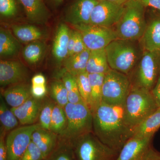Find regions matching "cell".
Returning <instances> with one entry per match:
<instances>
[{
    "instance_id": "cell-1",
    "label": "cell",
    "mask_w": 160,
    "mask_h": 160,
    "mask_svg": "<svg viewBox=\"0 0 160 160\" xmlns=\"http://www.w3.org/2000/svg\"><path fill=\"white\" fill-rule=\"evenodd\" d=\"M124 106L102 102L92 114L93 133L102 142L119 152L133 134V129L125 120Z\"/></svg>"
},
{
    "instance_id": "cell-2",
    "label": "cell",
    "mask_w": 160,
    "mask_h": 160,
    "mask_svg": "<svg viewBox=\"0 0 160 160\" xmlns=\"http://www.w3.org/2000/svg\"><path fill=\"white\" fill-rule=\"evenodd\" d=\"M110 69L129 76L142 55L139 41L117 39L105 48Z\"/></svg>"
},
{
    "instance_id": "cell-3",
    "label": "cell",
    "mask_w": 160,
    "mask_h": 160,
    "mask_svg": "<svg viewBox=\"0 0 160 160\" xmlns=\"http://www.w3.org/2000/svg\"><path fill=\"white\" fill-rule=\"evenodd\" d=\"M146 7L138 0H129L118 22L113 27L118 39L139 40L146 25Z\"/></svg>"
},
{
    "instance_id": "cell-4",
    "label": "cell",
    "mask_w": 160,
    "mask_h": 160,
    "mask_svg": "<svg viewBox=\"0 0 160 160\" xmlns=\"http://www.w3.org/2000/svg\"><path fill=\"white\" fill-rule=\"evenodd\" d=\"M124 108L126 123L134 130L158 106L151 90L131 86Z\"/></svg>"
},
{
    "instance_id": "cell-5",
    "label": "cell",
    "mask_w": 160,
    "mask_h": 160,
    "mask_svg": "<svg viewBox=\"0 0 160 160\" xmlns=\"http://www.w3.org/2000/svg\"><path fill=\"white\" fill-rule=\"evenodd\" d=\"M68 142L74 160H116L119 153L102 142L93 131Z\"/></svg>"
},
{
    "instance_id": "cell-6",
    "label": "cell",
    "mask_w": 160,
    "mask_h": 160,
    "mask_svg": "<svg viewBox=\"0 0 160 160\" xmlns=\"http://www.w3.org/2000/svg\"><path fill=\"white\" fill-rule=\"evenodd\" d=\"M67 118L66 128L59 139L69 142L92 132L93 115L84 102L68 103L64 107Z\"/></svg>"
},
{
    "instance_id": "cell-7",
    "label": "cell",
    "mask_w": 160,
    "mask_h": 160,
    "mask_svg": "<svg viewBox=\"0 0 160 160\" xmlns=\"http://www.w3.org/2000/svg\"><path fill=\"white\" fill-rule=\"evenodd\" d=\"M160 73V50L144 51L133 71L129 75L132 87L151 90Z\"/></svg>"
},
{
    "instance_id": "cell-8",
    "label": "cell",
    "mask_w": 160,
    "mask_h": 160,
    "mask_svg": "<svg viewBox=\"0 0 160 160\" xmlns=\"http://www.w3.org/2000/svg\"><path fill=\"white\" fill-rule=\"evenodd\" d=\"M131 87L129 76L110 69L104 77L102 102L112 106H124Z\"/></svg>"
},
{
    "instance_id": "cell-9",
    "label": "cell",
    "mask_w": 160,
    "mask_h": 160,
    "mask_svg": "<svg viewBox=\"0 0 160 160\" xmlns=\"http://www.w3.org/2000/svg\"><path fill=\"white\" fill-rule=\"evenodd\" d=\"M82 37L87 49L90 51L105 49L113 40L118 39L114 29L91 24L73 26Z\"/></svg>"
},
{
    "instance_id": "cell-10",
    "label": "cell",
    "mask_w": 160,
    "mask_h": 160,
    "mask_svg": "<svg viewBox=\"0 0 160 160\" xmlns=\"http://www.w3.org/2000/svg\"><path fill=\"white\" fill-rule=\"evenodd\" d=\"M40 127L38 124H34L9 132L6 138L7 160H20L31 142L32 133Z\"/></svg>"
},
{
    "instance_id": "cell-11",
    "label": "cell",
    "mask_w": 160,
    "mask_h": 160,
    "mask_svg": "<svg viewBox=\"0 0 160 160\" xmlns=\"http://www.w3.org/2000/svg\"><path fill=\"white\" fill-rule=\"evenodd\" d=\"M124 4L100 0L92 12L90 24L113 28L122 14Z\"/></svg>"
},
{
    "instance_id": "cell-12",
    "label": "cell",
    "mask_w": 160,
    "mask_h": 160,
    "mask_svg": "<svg viewBox=\"0 0 160 160\" xmlns=\"http://www.w3.org/2000/svg\"><path fill=\"white\" fill-rule=\"evenodd\" d=\"M152 138L132 137L123 146L116 160H145L151 149Z\"/></svg>"
},
{
    "instance_id": "cell-13",
    "label": "cell",
    "mask_w": 160,
    "mask_h": 160,
    "mask_svg": "<svg viewBox=\"0 0 160 160\" xmlns=\"http://www.w3.org/2000/svg\"><path fill=\"white\" fill-rule=\"evenodd\" d=\"M100 0H75L66 10L65 21L72 26L90 24V17Z\"/></svg>"
},
{
    "instance_id": "cell-14",
    "label": "cell",
    "mask_w": 160,
    "mask_h": 160,
    "mask_svg": "<svg viewBox=\"0 0 160 160\" xmlns=\"http://www.w3.org/2000/svg\"><path fill=\"white\" fill-rule=\"evenodd\" d=\"M27 75V69L19 61L1 60L0 62L1 86L21 83L26 78Z\"/></svg>"
},
{
    "instance_id": "cell-15",
    "label": "cell",
    "mask_w": 160,
    "mask_h": 160,
    "mask_svg": "<svg viewBox=\"0 0 160 160\" xmlns=\"http://www.w3.org/2000/svg\"><path fill=\"white\" fill-rule=\"evenodd\" d=\"M139 41L144 51L160 50V12L146 20V29Z\"/></svg>"
},
{
    "instance_id": "cell-16",
    "label": "cell",
    "mask_w": 160,
    "mask_h": 160,
    "mask_svg": "<svg viewBox=\"0 0 160 160\" xmlns=\"http://www.w3.org/2000/svg\"><path fill=\"white\" fill-rule=\"evenodd\" d=\"M40 100L32 96L21 106L11 108L10 109L22 125H32L35 124L39 116L42 105Z\"/></svg>"
},
{
    "instance_id": "cell-17",
    "label": "cell",
    "mask_w": 160,
    "mask_h": 160,
    "mask_svg": "<svg viewBox=\"0 0 160 160\" xmlns=\"http://www.w3.org/2000/svg\"><path fill=\"white\" fill-rule=\"evenodd\" d=\"M70 29L64 23L60 24L56 32L52 47V54L57 62H64L68 57V45Z\"/></svg>"
},
{
    "instance_id": "cell-18",
    "label": "cell",
    "mask_w": 160,
    "mask_h": 160,
    "mask_svg": "<svg viewBox=\"0 0 160 160\" xmlns=\"http://www.w3.org/2000/svg\"><path fill=\"white\" fill-rule=\"evenodd\" d=\"M22 6L30 22L38 24L47 22L49 13L42 0H18Z\"/></svg>"
},
{
    "instance_id": "cell-19",
    "label": "cell",
    "mask_w": 160,
    "mask_h": 160,
    "mask_svg": "<svg viewBox=\"0 0 160 160\" xmlns=\"http://www.w3.org/2000/svg\"><path fill=\"white\" fill-rule=\"evenodd\" d=\"M59 137L50 130L38 128L32 133L31 141L38 147L46 158L52 151L57 145Z\"/></svg>"
},
{
    "instance_id": "cell-20",
    "label": "cell",
    "mask_w": 160,
    "mask_h": 160,
    "mask_svg": "<svg viewBox=\"0 0 160 160\" xmlns=\"http://www.w3.org/2000/svg\"><path fill=\"white\" fill-rule=\"evenodd\" d=\"M2 96L11 108L21 106L32 97L30 87L22 83L10 86L3 92Z\"/></svg>"
},
{
    "instance_id": "cell-21",
    "label": "cell",
    "mask_w": 160,
    "mask_h": 160,
    "mask_svg": "<svg viewBox=\"0 0 160 160\" xmlns=\"http://www.w3.org/2000/svg\"><path fill=\"white\" fill-rule=\"evenodd\" d=\"M110 69L105 49L90 51L86 66L89 74H106Z\"/></svg>"
},
{
    "instance_id": "cell-22",
    "label": "cell",
    "mask_w": 160,
    "mask_h": 160,
    "mask_svg": "<svg viewBox=\"0 0 160 160\" xmlns=\"http://www.w3.org/2000/svg\"><path fill=\"white\" fill-rule=\"evenodd\" d=\"M160 127V107L134 128L132 137H153Z\"/></svg>"
},
{
    "instance_id": "cell-23",
    "label": "cell",
    "mask_w": 160,
    "mask_h": 160,
    "mask_svg": "<svg viewBox=\"0 0 160 160\" xmlns=\"http://www.w3.org/2000/svg\"><path fill=\"white\" fill-rule=\"evenodd\" d=\"M12 29L16 37L22 43L40 40L46 36L45 31L33 25H13Z\"/></svg>"
},
{
    "instance_id": "cell-24",
    "label": "cell",
    "mask_w": 160,
    "mask_h": 160,
    "mask_svg": "<svg viewBox=\"0 0 160 160\" xmlns=\"http://www.w3.org/2000/svg\"><path fill=\"white\" fill-rule=\"evenodd\" d=\"M90 50L86 49L82 52L68 57L64 61L65 71L76 77L82 72H86Z\"/></svg>"
},
{
    "instance_id": "cell-25",
    "label": "cell",
    "mask_w": 160,
    "mask_h": 160,
    "mask_svg": "<svg viewBox=\"0 0 160 160\" xmlns=\"http://www.w3.org/2000/svg\"><path fill=\"white\" fill-rule=\"evenodd\" d=\"M19 43L8 30L1 28L0 30V55L8 58L16 55L21 46Z\"/></svg>"
},
{
    "instance_id": "cell-26",
    "label": "cell",
    "mask_w": 160,
    "mask_h": 160,
    "mask_svg": "<svg viewBox=\"0 0 160 160\" xmlns=\"http://www.w3.org/2000/svg\"><path fill=\"white\" fill-rule=\"evenodd\" d=\"M46 51L45 43L38 40L27 44L23 48L22 55L26 62L30 65H34L42 60Z\"/></svg>"
},
{
    "instance_id": "cell-27",
    "label": "cell",
    "mask_w": 160,
    "mask_h": 160,
    "mask_svg": "<svg viewBox=\"0 0 160 160\" xmlns=\"http://www.w3.org/2000/svg\"><path fill=\"white\" fill-rule=\"evenodd\" d=\"M105 74H89L91 87V101L89 109L93 114L102 103L103 81Z\"/></svg>"
},
{
    "instance_id": "cell-28",
    "label": "cell",
    "mask_w": 160,
    "mask_h": 160,
    "mask_svg": "<svg viewBox=\"0 0 160 160\" xmlns=\"http://www.w3.org/2000/svg\"><path fill=\"white\" fill-rule=\"evenodd\" d=\"M0 122L2 126L1 131L6 132L17 128L19 122L11 109L7 107L2 96L0 100Z\"/></svg>"
},
{
    "instance_id": "cell-29",
    "label": "cell",
    "mask_w": 160,
    "mask_h": 160,
    "mask_svg": "<svg viewBox=\"0 0 160 160\" xmlns=\"http://www.w3.org/2000/svg\"><path fill=\"white\" fill-rule=\"evenodd\" d=\"M67 125V118L64 108L56 103L53 107L50 130L58 135L64 132Z\"/></svg>"
},
{
    "instance_id": "cell-30",
    "label": "cell",
    "mask_w": 160,
    "mask_h": 160,
    "mask_svg": "<svg viewBox=\"0 0 160 160\" xmlns=\"http://www.w3.org/2000/svg\"><path fill=\"white\" fill-rule=\"evenodd\" d=\"M62 81L68 92L69 102L77 104L84 102L79 92L75 77L65 71L62 73Z\"/></svg>"
},
{
    "instance_id": "cell-31",
    "label": "cell",
    "mask_w": 160,
    "mask_h": 160,
    "mask_svg": "<svg viewBox=\"0 0 160 160\" xmlns=\"http://www.w3.org/2000/svg\"><path fill=\"white\" fill-rule=\"evenodd\" d=\"M50 93L53 101L63 108L69 103L68 92L62 81L55 80L52 82L50 85Z\"/></svg>"
},
{
    "instance_id": "cell-32",
    "label": "cell",
    "mask_w": 160,
    "mask_h": 160,
    "mask_svg": "<svg viewBox=\"0 0 160 160\" xmlns=\"http://www.w3.org/2000/svg\"><path fill=\"white\" fill-rule=\"evenodd\" d=\"M44 160H74L69 143L59 139L55 148Z\"/></svg>"
},
{
    "instance_id": "cell-33",
    "label": "cell",
    "mask_w": 160,
    "mask_h": 160,
    "mask_svg": "<svg viewBox=\"0 0 160 160\" xmlns=\"http://www.w3.org/2000/svg\"><path fill=\"white\" fill-rule=\"evenodd\" d=\"M78 89L84 102L89 108L91 101V87L87 72L80 73L75 77Z\"/></svg>"
},
{
    "instance_id": "cell-34",
    "label": "cell",
    "mask_w": 160,
    "mask_h": 160,
    "mask_svg": "<svg viewBox=\"0 0 160 160\" xmlns=\"http://www.w3.org/2000/svg\"><path fill=\"white\" fill-rule=\"evenodd\" d=\"M55 104L54 101L50 100L42 103L38 118V124L41 128L50 130L52 115Z\"/></svg>"
},
{
    "instance_id": "cell-35",
    "label": "cell",
    "mask_w": 160,
    "mask_h": 160,
    "mask_svg": "<svg viewBox=\"0 0 160 160\" xmlns=\"http://www.w3.org/2000/svg\"><path fill=\"white\" fill-rule=\"evenodd\" d=\"M17 6L15 0H0V13L1 16L12 18L17 13Z\"/></svg>"
},
{
    "instance_id": "cell-36",
    "label": "cell",
    "mask_w": 160,
    "mask_h": 160,
    "mask_svg": "<svg viewBox=\"0 0 160 160\" xmlns=\"http://www.w3.org/2000/svg\"><path fill=\"white\" fill-rule=\"evenodd\" d=\"M42 152L33 142H32L23 153L20 160H44Z\"/></svg>"
},
{
    "instance_id": "cell-37",
    "label": "cell",
    "mask_w": 160,
    "mask_h": 160,
    "mask_svg": "<svg viewBox=\"0 0 160 160\" xmlns=\"http://www.w3.org/2000/svg\"><path fill=\"white\" fill-rule=\"evenodd\" d=\"M30 91L32 97L41 99L44 98L47 93L46 84H31Z\"/></svg>"
},
{
    "instance_id": "cell-38",
    "label": "cell",
    "mask_w": 160,
    "mask_h": 160,
    "mask_svg": "<svg viewBox=\"0 0 160 160\" xmlns=\"http://www.w3.org/2000/svg\"><path fill=\"white\" fill-rule=\"evenodd\" d=\"M75 41L72 55L81 53L87 49L83 41L82 35L76 29H75Z\"/></svg>"
},
{
    "instance_id": "cell-39",
    "label": "cell",
    "mask_w": 160,
    "mask_h": 160,
    "mask_svg": "<svg viewBox=\"0 0 160 160\" xmlns=\"http://www.w3.org/2000/svg\"><path fill=\"white\" fill-rule=\"evenodd\" d=\"M6 132L1 131L0 135V160H7V147L6 145Z\"/></svg>"
},
{
    "instance_id": "cell-40",
    "label": "cell",
    "mask_w": 160,
    "mask_h": 160,
    "mask_svg": "<svg viewBox=\"0 0 160 160\" xmlns=\"http://www.w3.org/2000/svg\"><path fill=\"white\" fill-rule=\"evenodd\" d=\"M146 7H150L160 11V0H138Z\"/></svg>"
},
{
    "instance_id": "cell-41",
    "label": "cell",
    "mask_w": 160,
    "mask_h": 160,
    "mask_svg": "<svg viewBox=\"0 0 160 160\" xmlns=\"http://www.w3.org/2000/svg\"><path fill=\"white\" fill-rule=\"evenodd\" d=\"M75 29H70L68 45V57L72 55L75 41Z\"/></svg>"
},
{
    "instance_id": "cell-42",
    "label": "cell",
    "mask_w": 160,
    "mask_h": 160,
    "mask_svg": "<svg viewBox=\"0 0 160 160\" xmlns=\"http://www.w3.org/2000/svg\"><path fill=\"white\" fill-rule=\"evenodd\" d=\"M158 107H160V73L157 82L151 90Z\"/></svg>"
},
{
    "instance_id": "cell-43",
    "label": "cell",
    "mask_w": 160,
    "mask_h": 160,
    "mask_svg": "<svg viewBox=\"0 0 160 160\" xmlns=\"http://www.w3.org/2000/svg\"><path fill=\"white\" fill-rule=\"evenodd\" d=\"M31 84H46V79L41 73L36 74L31 80Z\"/></svg>"
},
{
    "instance_id": "cell-44",
    "label": "cell",
    "mask_w": 160,
    "mask_h": 160,
    "mask_svg": "<svg viewBox=\"0 0 160 160\" xmlns=\"http://www.w3.org/2000/svg\"><path fill=\"white\" fill-rule=\"evenodd\" d=\"M145 160H160V153L152 148Z\"/></svg>"
},
{
    "instance_id": "cell-45",
    "label": "cell",
    "mask_w": 160,
    "mask_h": 160,
    "mask_svg": "<svg viewBox=\"0 0 160 160\" xmlns=\"http://www.w3.org/2000/svg\"><path fill=\"white\" fill-rule=\"evenodd\" d=\"M102 1H107V2L117 3V4H124L129 0H102Z\"/></svg>"
},
{
    "instance_id": "cell-46",
    "label": "cell",
    "mask_w": 160,
    "mask_h": 160,
    "mask_svg": "<svg viewBox=\"0 0 160 160\" xmlns=\"http://www.w3.org/2000/svg\"><path fill=\"white\" fill-rule=\"evenodd\" d=\"M64 0H50L54 6H58L63 2Z\"/></svg>"
}]
</instances>
